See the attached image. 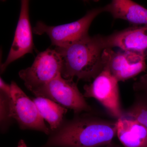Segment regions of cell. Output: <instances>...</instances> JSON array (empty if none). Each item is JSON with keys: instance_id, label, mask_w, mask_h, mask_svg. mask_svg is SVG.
<instances>
[{"instance_id": "6da1fadb", "label": "cell", "mask_w": 147, "mask_h": 147, "mask_svg": "<svg viewBox=\"0 0 147 147\" xmlns=\"http://www.w3.org/2000/svg\"><path fill=\"white\" fill-rule=\"evenodd\" d=\"M42 147H100L112 143L117 135V120L110 121L90 114L64 121L50 133Z\"/></svg>"}, {"instance_id": "7a4b0ae2", "label": "cell", "mask_w": 147, "mask_h": 147, "mask_svg": "<svg viewBox=\"0 0 147 147\" xmlns=\"http://www.w3.org/2000/svg\"><path fill=\"white\" fill-rule=\"evenodd\" d=\"M62 59L61 76L65 79L91 81L103 69L102 36L89 35L64 47H56Z\"/></svg>"}, {"instance_id": "3957f363", "label": "cell", "mask_w": 147, "mask_h": 147, "mask_svg": "<svg viewBox=\"0 0 147 147\" xmlns=\"http://www.w3.org/2000/svg\"><path fill=\"white\" fill-rule=\"evenodd\" d=\"M62 64L59 53L48 48L39 53L31 66L21 70L18 75L33 93L61 75Z\"/></svg>"}, {"instance_id": "277c9868", "label": "cell", "mask_w": 147, "mask_h": 147, "mask_svg": "<svg viewBox=\"0 0 147 147\" xmlns=\"http://www.w3.org/2000/svg\"><path fill=\"white\" fill-rule=\"evenodd\" d=\"M103 12V7L94 9L77 21L55 26L38 21L33 31L36 34H47L52 45L56 47H65L89 36V29L92 22Z\"/></svg>"}, {"instance_id": "5b68a950", "label": "cell", "mask_w": 147, "mask_h": 147, "mask_svg": "<svg viewBox=\"0 0 147 147\" xmlns=\"http://www.w3.org/2000/svg\"><path fill=\"white\" fill-rule=\"evenodd\" d=\"M36 97L46 98L74 113L91 112V107L87 103L84 94L79 90L73 80L65 79L59 75L44 86L33 93Z\"/></svg>"}, {"instance_id": "8992f818", "label": "cell", "mask_w": 147, "mask_h": 147, "mask_svg": "<svg viewBox=\"0 0 147 147\" xmlns=\"http://www.w3.org/2000/svg\"><path fill=\"white\" fill-rule=\"evenodd\" d=\"M144 52H115L112 48L102 51L103 69H107L118 82H124L137 76L146 68Z\"/></svg>"}, {"instance_id": "52a82bcc", "label": "cell", "mask_w": 147, "mask_h": 147, "mask_svg": "<svg viewBox=\"0 0 147 147\" xmlns=\"http://www.w3.org/2000/svg\"><path fill=\"white\" fill-rule=\"evenodd\" d=\"M118 82L104 68L92 83L84 86V97L96 99L117 120L123 115L124 111L121 106Z\"/></svg>"}, {"instance_id": "ba28073f", "label": "cell", "mask_w": 147, "mask_h": 147, "mask_svg": "<svg viewBox=\"0 0 147 147\" xmlns=\"http://www.w3.org/2000/svg\"><path fill=\"white\" fill-rule=\"evenodd\" d=\"M11 91V117L22 129H32L50 134L51 131L45 123L33 100L29 98L15 82L10 85Z\"/></svg>"}, {"instance_id": "9c48e42d", "label": "cell", "mask_w": 147, "mask_h": 147, "mask_svg": "<svg viewBox=\"0 0 147 147\" xmlns=\"http://www.w3.org/2000/svg\"><path fill=\"white\" fill-rule=\"evenodd\" d=\"M32 30L29 17V1H21V9L14 38L5 61L1 66V73L11 63L33 50Z\"/></svg>"}, {"instance_id": "30bf717a", "label": "cell", "mask_w": 147, "mask_h": 147, "mask_svg": "<svg viewBox=\"0 0 147 147\" xmlns=\"http://www.w3.org/2000/svg\"><path fill=\"white\" fill-rule=\"evenodd\" d=\"M106 48L119 47L124 51L145 52L147 50V25L134 26L112 34L102 36Z\"/></svg>"}, {"instance_id": "8fae6325", "label": "cell", "mask_w": 147, "mask_h": 147, "mask_svg": "<svg viewBox=\"0 0 147 147\" xmlns=\"http://www.w3.org/2000/svg\"><path fill=\"white\" fill-rule=\"evenodd\" d=\"M117 120V135L124 147H147V129L123 114Z\"/></svg>"}, {"instance_id": "7c38bea8", "label": "cell", "mask_w": 147, "mask_h": 147, "mask_svg": "<svg viewBox=\"0 0 147 147\" xmlns=\"http://www.w3.org/2000/svg\"><path fill=\"white\" fill-rule=\"evenodd\" d=\"M113 18L128 21L134 26L147 25V9L130 0H114L103 7Z\"/></svg>"}, {"instance_id": "4fadbf2b", "label": "cell", "mask_w": 147, "mask_h": 147, "mask_svg": "<svg viewBox=\"0 0 147 147\" xmlns=\"http://www.w3.org/2000/svg\"><path fill=\"white\" fill-rule=\"evenodd\" d=\"M33 100L40 115L49 123L51 132L58 129L64 121L67 109L46 98L36 97Z\"/></svg>"}, {"instance_id": "5bb4252c", "label": "cell", "mask_w": 147, "mask_h": 147, "mask_svg": "<svg viewBox=\"0 0 147 147\" xmlns=\"http://www.w3.org/2000/svg\"><path fill=\"white\" fill-rule=\"evenodd\" d=\"M123 114L130 116L147 129V95H139L132 106L124 110Z\"/></svg>"}, {"instance_id": "9a60e30c", "label": "cell", "mask_w": 147, "mask_h": 147, "mask_svg": "<svg viewBox=\"0 0 147 147\" xmlns=\"http://www.w3.org/2000/svg\"><path fill=\"white\" fill-rule=\"evenodd\" d=\"M11 92L0 91V119L1 130H7L13 120L11 111Z\"/></svg>"}, {"instance_id": "2e32d148", "label": "cell", "mask_w": 147, "mask_h": 147, "mask_svg": "<svg viewBox=\"0 0 147 147\" xmlns=\"http://www.w3.org/2000/svg\"><path fill=\"white\" fill-rule=\"evenodd\" d=\"M136 90L143 92L147 95V74L142 76L134 85Z\"/></svg>"}, {"instance_id": "e0dca14e", "label": "cell", "mask_w": 147, "mask_h": 147, "mask_svg": "<svg viewBox=\"0 0 147 147\" xmlns=\"http://www.w3.org/2000/svg\"><path fill=\"white\" fill-rule=\"evenodd\" d=\"M17 147H28L24 140H21L18 142Z\"/></svg>"}, {"instance_id": "ac0fdd59", "label": "cell", "mask_w": 147, "mask_h": 147, "mask_svg": "<svg viewBox=\"0 0 147 147\" xmlns=\"http://www.w3.org/2000/svg\"><path fill=\"white\" fill-rule=\"evenodd\" d=\"M105 147H120L119 146L115 144H113L112 143L111 144H109L107 146H105Z\"/></svg>"}, {"instance_id": "d6986e66", "label": "cell", "mask_w": 147, "mask_h": 147, "mask_svg": "<svg viewBox=\"0 0 147 147\" xmlns=\"http://www.w3.org/2000/svg\"><path fill=\"white\" fill-rule=\"evenodd\" d=\"M145 55H146V56H147V50H146V51H145Z\"/></svg>"}, {"instance_id": "ffe728a7", "label": "cell", "mask_w": 147, "mask_h": 147, "mask_svg": "<svg viewBox=\"0 0 147 147\" xmlns=\"http://www.w3.org/2000/svg\"></svg>"}]
</instances>
